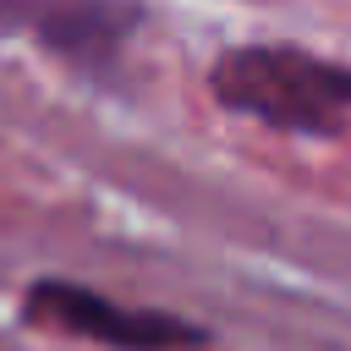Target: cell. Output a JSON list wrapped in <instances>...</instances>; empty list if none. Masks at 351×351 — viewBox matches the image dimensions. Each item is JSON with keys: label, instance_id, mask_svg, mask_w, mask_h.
<instances>
[{"label": "cell", "instance_id": "3", "mask_svg": "<svg viewBox=\"0 0 351 351\" xmlns=\"http://www.w3.org/2000/svg\"><path fill=\"white\" fill-rule=\"evenodd\" d=\"M0 27L33 33L77 71H110L137 27L132 0H0Z\"/></svg>", "mask_w": 351, "mask_h": 351}, {"label": "cell", "instance_id": "1", "mask_svg": "<svg viewBox=\"0 0 351 351\" xmlns=\"http://www.w3.org/2000/svg\"><path fill=\"white\" fill-rule=\"evenodd\" d=\"M208 88L225 110L252 115L274 132L329 137L351 126V66L296 44H241L214 60Z\"/></svg>", "mask_w": 351, "mask_h": 351}, {"label": "cell", "instance_id": "2", "mask_svg": "<svg viewBox=\"0 0 351 351\" xmlns=\"http://www.w3.org/2000/svg\"><path fill=\"white\" fill-rule=\"evenodd\" d=\"M22 313L38 329L93 340V346H110V351H181V346L203 340V329L186 324V318L126 307V302H110V296H99L88 285H71V280H38L22 296Z\"/></svg>", "mask_w": 351, "mask_h": 351}]
</instances>
